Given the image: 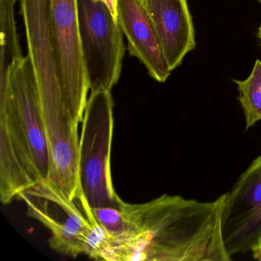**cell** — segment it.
I'll return each mask as SVG.
<instances>
[{
	"label": "cell",
	"mask_w": 261,
	"mask_h": 261,
	"mask_svg": "<svg viewBox=\"0 0 261 261\" xmlns=\"http://www.w3.org/2000/svg\"><path fill=\"white\" fill-rule=\"evenodd\" d=\"M82 53L91 91H111L124 56L123 32L101 0H77Z\"/></svg>",
	"instance_id": "obj_5"
},
{
	"label": "cell",
	"mask_w": 261,
	"mask_h": 261,
	"mask_svg": "<svg viewBox=\"0 0 261 261\" xmlns=\"http://www.w3.org/2000/svg\"><path fill=\"white\" fill-rule=\"evenodd\" d=\"M258 37H259V39H260L261 41V25L259 30H258Z\"/></svg>",
	"instance_id": "obj_15"
},
{
	"label": "cell",
	"mask_w": 261,
	"mask_h": 261,
	"mask_svg": "<svg viewBox=\"0 0 261 261\" xmlns=\"http://www.w3.org/2000/svg\"><path fill=\"white\" fill-rule=\"evenodd\" d=\"M226 194L209 202L161 195L142 204L123 201L127 228L107 241L98 259L132 261H229L221 235Z\"/></svg>",
	"instance_id": "obj_1"
},
{
	"label": "cell",
	"mask_w": 261,
	"mask_h": 261,
	"mask_svg": "<svg viewBox=\"0 0 261 261\" xmlns=\"http://www.w3.org/2000/svg\"><path fill=\"white\" fill-rule=\"evenodd\" d=\"M51 169L39 88L27 56L16 61L0 90V200L10 204L48 180Z\"/></svg>",
	"instance_id": "obj_2"
},
{
	"label": "cell",
	"mask_w": 261,
	"mask_h": 261,
	"mask_svg": "<svg viewBox=\"0 0 261 261\" xmlns=\"http://www.w3.org/2000/svg\"><path fill=\"white\" fill-rule=\"evenodd\" d=\"M82 123L79 156L81 189L91 208L119 207L123 200L114 190L111 175L114 120L111 91H91Z\"/></svg>",
	"instance_id": "obj_4"
},
{
	"label": "cell",
	"mask_w": 261,
	"mask_h": 261,
	"mask_svg": "<svg viewBox=\"0 0 261 261\" xmlns=\"http://www.w3.org/2000/svg\"><path fill=\"white\" fill-rule=\"evenodd\" d=\"M233 82L238 85V99L244 110L247 130L261 120V61H256L247 79Z\"/></svg>",
	"instance_id": "obj_11"
},
{
	"label": "cell",
	"mask_w": 261,
	"mask_h": 261,
	"mask_svg": "<svg viewBox=\"0 0 261 261\" xmlns=\"http://www.w3.org/2000/svg\"><path fill=\"white\" fill-rule=\"evenodd\" d=\"M256 1H257V2L259 3V4H261V0H256Z\"/></svg>",
	"instance_id": "obj_17"
},
{
	"label": "cell",
	"mask_w": 261,
	"mask_h": 261,
	"mask_svg": "<svg viewBox=\"0 0 261 261\" xmlns=\"http://www.w3.org/2000/svg\"><path fill=\"white\" fill-rule=\"evenodd\" d=\"M139 2L140 3V4H142V6H143V7H144V6H145V1H146V0H138Z\"/></svg>",
	"instance_id": "obj_16"
},
{
	"label": "cell",
	"mask_w": 261,
	"mask_h": 261,
	"mask_svg": "<svg viewBox=\"0 0 261 261\" xmlns=\"http://www.w3.org/2000/svg\"><path fill=\"white\" fill-rule=\"evenodd\" d=\"M144 8L169 69L173 71L195 48V29L187 0H146Z\"/></svg>",
	"instance_id": "obj_8"
},
{
	"label": "cell",
	"mask_w": 261,
	"mask_h": 261,
	"mask_svg": "<svg viewBox=\"0 0 261 261\" xmlns=\"http://www.w3.org/2000/svg\"><path fill=\"white\" fill-rule=\"evenodd\" d=\"M221 235L230 257L252 251L261 240V155L252 162L229 193L221 217Z\"/></svg>",
	"instance_id": "obj_7"
},
{
	"label": "cell",
	"mask_w": 261,
	"mask_h": 261,
	"mask_svg": "<svg viewBox=\"0 0 261 261\" xmlns=\"http://www.w3.org/2000/svg\"><path fill=\"white\" fill-rule=\"evenodd\" d=\"M51 33L62 97L73 117L80 123L90 86L82 53L77 0H51Z\"/></svg>",
	"instance_id": "obj_6"
},
{
	"label": "cell",
	"mask_w": 261,
	"mask_h": 261,
	"mask_svg": "<svg viewBox=\"0 0 261 261\" xmlns=\"http://www.w3.org/2000/svg\"><path fill=\"white\" fill-rule=\"evenodd\" d=\"M16 1L0 0V90L7 86L12 65L23 58L15 19Z\"/></svg>",
	"instance_id": "obj_10"
},
{
	"label": "cell",
	"mask_w": 261,
	"mask_h": 261,
	"mask_svg": "<svg viewBox=\"0 0 261 261\" xmlns=\"http://www.w3.org/2000/svg\"><path fill=\"white\" fill-rule=\"evenodd\" d=\"M29 216L51 232V249L70 257L86 254L97 259L108 234L96 221L84 193L68 198L49 180L40 181L21 192Z\"/></svg>",
	"instance_id": "obj_3"
},
{
	"label": "cell",
	"mask_w": 261,
	"mask_h": 261,
	"mask_svg": "<svg viewBox=\"0 0 261 261\" xmlns=\"http://www.w3.org/2000/svg\"><path fill=\"white\" fill-rule=\"evenodd\" d=\"M252 253H253V256L254 259L261 260V240L257 246L252 250Z\"/></svg>",
	"instance_id": "obj_14"
},
{
	"label": "cell",
	"mask_w": 261,
	"mask_h": 261,
	"mask_svg": "<svg viewBox=\"0 0 261 261\" xmlns=\"http://www.w3.org/2000/svg\"><path fill=\"white\" fill-rule=\"evenodd\" d=\"M91 210L97 224L108 234V242L119 241L123 238L127 224L121 204L119 207H94Z\"/></svg>",
	"instance_id": "obj_12"
},
{
	"label": "cell",
	"mask_w": 261,
	"mask_h": 261,
	"mask_svg": "<svg viewBox=\"0 0 261 261\" xmlns=\"http://www.w3.org/2000/svg\"><path fill=\"white\" fill-rule=\"evenodd\" d=\"M101 1H103L108 6L114 19L118 21V19H117V18H118V14H117V3H118V0H101Z\"/></svg>",
	"instance_id": "obj_13"
},
{
	"label": "cell",
	"mask_w": 261,
	"mask_h": 261,
	"mask_svg": "<svg viewBox=\"0 0 261 261\" xmlns=\"http://www.w3.org/2000/svg\"><path fill=\"white\" fill-rule=\"evenodd\" d=\"M117 14L129 54L144 65L152 79L166 82L172 71L146 9L138 0H118Z\"/></svg>",
	"instance_id": "obj_9"
}]
</instances>
